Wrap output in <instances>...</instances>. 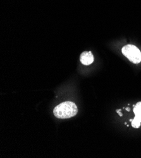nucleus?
Segmentation results:
<instances>
[{"instance_id":"1","label":"nucleus","mask_w":141,"mask_h":158,"mask_svg":"<svg viewBox=\"0 0 141 158\" xmlns=\"http://www.w3.org/2000/svg\"><path fill=\"white\" fill-rule=\"evenodd\" d=\"M78 108L75 103L65 102L57 105L53 110L55 116L59 119L70 118L77 114Z\"/></svg>"},{"instance_id":"2","label":"nucleus","mask_w":141,"mask_h":158,"mask_svg":"<svg viewBox=\"0 0 141 158\" xmlns=\"http://www.w3.org/2000/svg\"><path fill=\"white\" fill-rule=\"evenodd\" d=\"M121 52L125 57L134 64H138L140 62L141 52L136 46L130 44L125 45L121 49Z\"/></svg>"},{"instance_id":"3","label":"nucleus","mask_w":141,"mask_h":158,"mask_svg":"<svg viewBox=\"0 0 141 158\" xmlns=\"http://www.w3.org/2000/svg\"><path fill=\"white\" fill-rule=\"evenodd\" d=\"M135 118L132 121V126L134 128H139L141 125V102H138L134 108Z\"/></svg>"},{"instance_id":"4","label":"nucleus","mask_w":141,"mask_h":158,"mask_svg":"<svg viewBox=\"0 0 141 158\" xmlns=\"http://www.w3.org/2000/svg\"><path fill=\"white\" fill-rule=\"evenodd\" d=\"M80 60L82 64L88 66L94 62V56L90 51H84L81 54Z\"/></svg>"}]
</instances>
